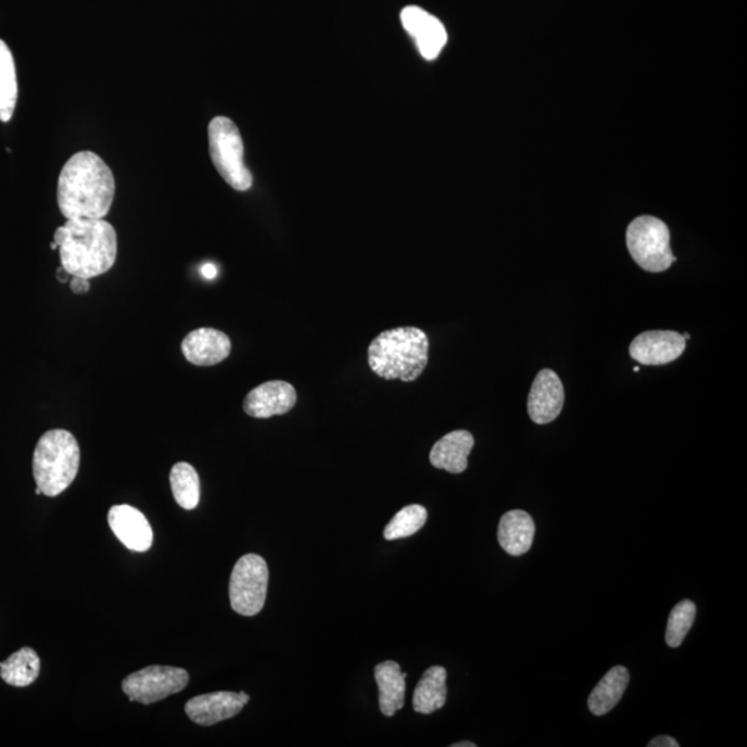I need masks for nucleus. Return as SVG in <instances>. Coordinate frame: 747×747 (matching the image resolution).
Here are the masks:
<instances>
[{"instance_id": "ddd939ff", "label": "nucleus", "mask_w": 747, "mask_h": 747, "mask_svg": "<svg viewBox=\"0 0 747 747\" xmlns=\"http://www.w3.org/2000/svg\"><path fill=\"white\" fill-rule=\"evenodd\" d=\"M109 524L126 548L135 553L149 552L153 545V529L143 512L135 507L114 506L109 512Z\"/></svg>"}, {"instance_id": "a211bd4d", "label": "nucleus", "mask_w": 747, "mask_h": 747, "mask_svg": "<svg viewBox=\"0 0 747 747\" xmlns=\"http://www.w3.org/2000/svg\"><path fill=\"white\" fill-rule=\"evenodd\" d=\"M374 674L380 689L381 713L385 717L395 716L405 706L407 674L392 660L377 664Z\"/></svg>"}, {"instance_id": "c85d7f7f", "label": "nucleus", "mask_w": 747, "mask_h": 747, "mask_svg": "<svg viewBox=\"0 0 747 747\" xmlns=\"http://www.w3.org/2000/svg\"><path fill=\"white\" fill-rule=\"evenodd\" d=\"M71 277H73V276H71L67 270H65L63 266L59 267L58 280L60 282H68L71 280Z\"/></svg>"}, {"instance_id": "1a4fd4ad", "label": "nucleus", "mask_w": 747, "mask_h": 747, "mask_svg": "<svg viewBox=\"0 0 747 747\" xmlns=\"http://www.w3.org/2000/svg\"><path fill=\"white\" fill-rule=\"evenodd\" d=\"M686 347L683 334L675 331H646L634 338L630 356L644 366H664L678 360Z\"/></svg>"}, {"instance_id": "4be33fe9", "label": "nucleus", "mask_w": 747, "mask_h": 747, "mask_svg": "<svg viewBox=\"0 0 747 747\" xmlns=\"http://www.w3.org/2000/svg\"><path fill=\"white\" fill-rule=\"evenodd\" d=\"M18 85L16 64L7 43L0 39V121L9 123L16 110Z\"/></svg>"}, {"instance_id": "7ed1b4c3", "label": "nucleus", "mask_w": 747, "mask_h": 747, "mask_svg": "<svg viewBox=\"0 0 747 747\" xmlns=\"http://www.w3.org/2000/svg\"><path fill=\"white\" fill-rule=\"evenodd\" d=\"M428 358V337L416 327L383 331L368 347V365L383 380L416 381L426 370Z\"/></svg>"}, {"instance_id": "bb28decb", "label": "nucleus", "mask_w": 747, "mask_h": 747, "mask_svg": "<svg viewBox=\"0 0 747 747\" xmlns=\"http://www.w3.org/2000/svg\"><path fill=\"white\" fill-rule=\"evenodd\" d=\"M680 744L674 738L668 735L656 736L649 742L648 747H679Z\"/></svg>"}, {"instance_id": "f3484780", "label": "nucleus", "mask_w": 747, "mask_h": 747, "mask_svg": "<svg viewBox=\"0 0 747 747\" xmlns=\"http://www.w3.org/2000/svg\"><path fill=\"white\" fill-rule=\"evenodd\" d=\"M536 527L532 517L522 509H514L503 515L498 523V543L504 552L512 557L527 554L532 548Z\"/></svg>"}, {"instance_id": "20e7f679", "label": "nucleus", "mask_w": 747, "mask_h": 747, "mask_svg": "<svg viewBox=\"0 0 747 747\" xmlns=\"http://www.w3.org/2000/svg\"><path fill=\"white\" fill-rule=\"evenodd\" d=\"M80 448L73 433L52 429L39 439L34 452V478L43 496L67 491L78 476Z\"/></svg>"}, {"instance_id": "9d476101", "label": "nucleus", "mask_w": 747, "mask_h": 747, "mask_svg": "<svg viewBox=\"0 0 747 747\" xmlns=\"http://www.w3.org/2000/svg\"><path fill=\"white\" fill-rule=\"evenodd\" d=\"M249 701L250 695L245 693L236 694L221 691V693L195 696V698L187 701L185 711L193 723L211 726L220 723V721L233 719L241 713Z\"/></svg>"}, {"instance_id": "39448f33", "label": "nucleus", "mask_w": 747, "mask_h": 747, "mask_svg": "<svg viewBox=\"0 0 747 747\" xmlns=\"http://www.w3.org/2000/svg\"><path fill=\"white\" fill-rule=\"evenodd\" d=\"M212 163L226 183L237 191L252 187V175L244 163V143L239 128L227 117H216L208 128Z\"/></svg>"}, {"instance_id": "5701e85b", "label": "nucleus", "mask_w": 747, "mask_h": 747, "mask_svg": "<svg viewBox=\"0 0 747 747\" xmlns=\"http://www.w3.org/2000/svg\"><path fill=\"white\" fill-rule=\"evenodd\" d=\"M170 489L176 503L187 511L200 503V477L189 463L175 464L170 469Z\"/></svg>"}, {"instance_id": "f03ea898", "label": "nucleus", "mask_w": 747, "mask_h": 747, "mask_svg": "<svg viewBox=\"0 0 747 747\" xmlns=\"http://www.w3.org/2000/svg\"><path fill=\"white\" fill-rule=\"evenodd\" d=\"M53 241L71 276L90 280L105 275L117 261V231L104 219H68L54 231Z\"/></svg>"}, {"instance_id": "2eb2a0df", "label": "nucleus", "mask_w": 747, "mask_h": 747, "mask_svg": "<svg viewBox=\"0 0 747 747\" xmlns=\"http://www.w3.org/2000/svg\"><path fill=\"white\" fill-rule=\"evenodd\" d=\"M187 362L200 367L219 365L231 352L230 338L215 328H199L181 342Z\"/></svg>"}, {"instance_id": "f257e3e1", "label": "nucleus", "mask_w": 747, "mask_h": 747, "mask_svg": "<svg viewBox=\"0 0 747 747\" xmlns=\"http://www.w3.org/2000/svg\"><path fill=\"white\" fill-rule=\"evenodd\" d=\"M115 197L113 170L92 151H80L59 176L58 203L67 219H104Z\"/></svg>"}, {"instance_id": "dca6fc26", "label": "nucleus", "mask_w": 747, "mask_h": 747, "mask_svg": "<svg viewBox=\"0 0 747 747\" xmlns=\"http://www.w3.org/2000/svg\"><path fill=\"white\" fill-rule=\"evenodd\" d=\"M476 444L472 433L454 431L435 443L429 454V461L438 469L451 473H463L468 468V456Z\"/></svg>"}, {"instance_id": "c756f323", "label": "nucleus", "mask_w": 747, "mask_h": 747, "mask_svg": "<svg viewBox=\"0 0 747 747\" xmlns=\"http://www.w3.org/2000/svg\"><path fill=\"white\" fill-rule=\"evenodd\" d=\"M453 747H477L473 742H459V744H454Z\"/></svg>"}, {"instance_id": "a878e982", "label": "nucleus", "mask_w": 747, "mask_h": 747, "mask_svg": "<svg viewBox=\"0 0 747 747\" xmlns=\"http://www.w3.org/2000/svg\"><path fill=\"white\" fill-rule=\"evenodd\" d=\"M69 290L77 295L88 294L90 291V281L89 279H84V277L73 276L69 280Z\"/></svg>"}, {"instance_id": "423d86ee", "label": "nucleus", "mask_w": 747, "mask_h": 747, "mask_svg": "<svg viewBox=\"0 0 747 747\" xmlns=\"http://www.w3.org/2000/svg\"><path fill=\"white\" fill-rule=\"evenodd\" d=\"M625 240L630 255L646 271H664L675 262L669 227L654 216H640L631 221Z\"/></svg>"}, {"instance_id": "6e6552de", "label": "nucleus", "mask_w": 747, "mask_h": 747, "mask_svg": "<svg viewBox=\"0 0 747 747\" xmlns=\"http://www.w3.org/2000/svg\"><path fill=\"white\" fill-rule=\"evenodd\" d=\"M189 684V673L172 666H150L128 675L123 689L130 701L151 705L179 694Z\"/></svg>"}, {"instance_id": "b1692460", "label": "nucleus", "mask_w": 747, "mask_h": 747, "mask_svg": "<svg viewBox=\"0 0 747 747\" xmlns=\"http://www.w3.org/2000/svg\"><path fill=\"white\" fill-rule=\"evenodd\" d=\"M427 509L418 504L407 506L398 511L392 521L388 523L383 530V537L393 542V540L410 537L416 534L418 530L423 528L427 523Z\"/></svg>"}, {"instance_id": "f8f14e48", "label": "nucleus", "mask_w": 747, "mask_h": 747, "mask_svg": "<svg viewBox=\"0 0 747 747\" xmlns=\"http://www.w3.org/2000/svg\"><path fill=\"white\" fill-rule=\"evenodd\" d=\"M564 403L565 391L558 374L547 368L540 371L529 393L528 412L532 421L543 426L557 420Z\"/></svg>"}, {"instance_id": "2f4dec72", "label": "nucleus", "mask_w": 747, "mask_h": 747, "mask_svg": "<svg viewBox=\"0 0 747 747\" xmlns=\"http://www.w3.org/2000/svg\"><path fill=\"white\" fill-rule=\"evenodd\" d=\"M638 371H640V367H638V366H635V367H634V372H638Z\"/></svg>"}, {"instance_id": "0eeeda50", "label": "nucleus", "mask_w": 747, "mask_h": 747, "mask_svg": "<svg viewBox=\"0 0 747 747\" xmlns=\"http://www.w3.org/2000/svg\"><path fill=\"white\" fill-rule=\"evenodd\" d=\"M269 568L256 554H246L237 560L231 572L229 595L231 608L242 616H255L265 607Z\"/></svg>"}, {"instance_id": "393cba45", "label": "nucleus", "mask_w": 747, "mask_h": 747, "mask_svg": "<svg viewBox=\"0 0 747 747\" xmlns=\"http://www.w3.org/2000/svg\"><path fill=\"white\" fill-rule=\"evenodd\" d=\"M696 616V605L693 600H681L671 610L668 630H666V643L670 648H679L684 643L689 630L693 629Z\"/></svg>"}, {"instance_id": "aec40b11", "label": "nucleus", "mask_w": 747, "mask_h": 747, "mask_svg": "<svg viewBox=\"0 0 747 747\" xmlns=\"http://www.w3.org/2000/svg\"><path fill=\"white\" fill-rule=\"evenodd\" d=\"M630 681L629 670L616 666L605 674L588 698V708L594 716H605L623 698Z\"/></svg>"}, {"instance_id": "cd10ccee", "label": "nucleus", "mask_w": 747, "mask_h": 747, "mask_svg": "<svg viewBox=\"0 0 747 747\" xmlns=\"http://www.w3.org/2000/svg\"><path fill=\"white\" fill-rule=\"evenodd\" d=\"M201 275L205 277L206 280H214L218 276V267L212 264H205L201 267Z\"/></svg>"}, {"instance_id": "9b49d317", "label": "nucleus", "mask_w": 747, "mask_h": 747, "mask_svg": "<svg viewBox=\"0 0 747 747\" xmlns=\"http://www.w3.org/2000/svg\"><path fill=\"white\" fill-rule=\"evenodd\" d=\"M403 27L416 40L423 59L435 60L447 43V33L441 20L418 7H407L401 14Z\"/></svg>"}, {"instance_id": "6ab92c4d", "label": "nucleus", "mask_w": 747, "mask_h": 747, "mask_svg": "<svg viewBox=\"0 0 747 747\" xmlns=\"http://www.w3.org/2000/svg\"><path fill=\"white\" fill-rule=\"evenodd\" d=\"M447 671L442 666H433L423 673L414 691L413 706L417 713L432 714L446 705Z\"/></svg>"}, {"instance_id": "4468645a", "label": "nucleus", "mask_w": 747, "mask_h": 747, "mask_svg": "<svg viewBox=\"0 0 747 747\" xmlns=\"http://www.w3.org/2000/svg\"><path fill=\"white\" fill-rule=\"evenodd\" d=\"M296 405V391L286 381L262 383L246 395L244 412L254 418L282 416Z\"/></svg>"}, {"instance_id": "7c9ffc66", "label": "nucleus", "mask_w": 747, "mask_h": 747, "mask_svg": "<svg viewBox=\"0 0 747 747\" xmlns=\"http://www.w3.org/2000/svg\"><path fill=\"white\" fill-rule=\"evenodd\" d=\"M683 337L685 338V340H689V338H691V335L688 334V332H685V334H683Z\"/></svg>"}, {"instance_id": "412c9836", "label": "nucleus", "mask_w": 747, "mask_h": 747, "mask_svg": "<svg viewBox=\"0 0 747 747\" xmlns=\"http://www.w3.org/2000/svg\"><path fill=\"white\" fill-rule=\"evenodd\" d=\"M40 659L37 653L28 646L14 653L8 660L0 663V678L4 683L24 688L31 685L39 678Z\"/></svg>"}]
</instances>
